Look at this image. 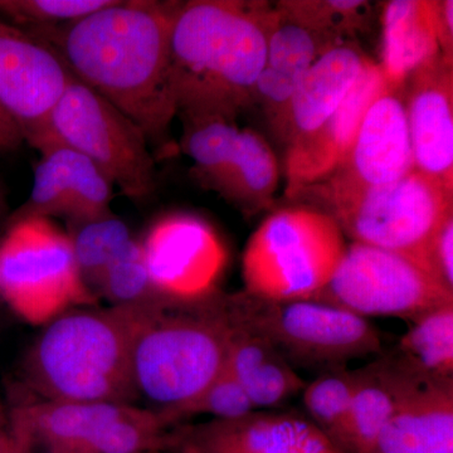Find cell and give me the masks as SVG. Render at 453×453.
Wrapping results in <instances>:
<instances>
[{"mask_svg": "<svg viewBox=\"0 0 453 453\" xmlns=\"http://www.w3.org/2000/svg\"><path fill=\"white\" fill-rule=\"evenodd\" d=\"M70 226L67 234L73 243L77 267L88 290L97 297L107 267L133 240L129 226L113 213Z\"/></svg>", "mask_w": 453, "mask_h": 453, "instance_id": "obj_27", "label": "cell"}, {"mask_svg": "<svg viewBox=\"0 0 453 453\" xmlns=\"http://www.w3.org/2000/svg\"><path fill=\"white\" fill-rule=\"evenodd\" d=\"M71 79L55 50L0 19V106L29 145L41 135Z\"/></svg>", "mask_w": 453, "mask_h": 453, "instance_id": "obj_13", "label": "cell"}, {"mask_svg": "<svg viewBox=\"0 0 453 453\" xmlns=\"http://www.w3.org/2000/svg\"><path fill=\"white\" fill-rule=\"evenodd\" d=\"M315 196L351 242L401 253L429 271V246L453 216V193L414 169L383 186L365 187L329 178L301 196Z\"/></svg>", "mask_w": 453, "mask_h": 453, "instance_id": "obj_5", "label": "cell"}, {"mask_svg": "<svg viewBox=\"0 0 453 453\" xmlns=\"http://www.w3.org/2000/svg\"><path fill=\"white\" fill-rule=\"evenodd\" d=\"M31 193L8 223L28 219L65 217L70 225L112 214V183L91 160L61 144L37 149Z\"/></svg>", "mask_w": 453, "mask_h": 453, "instance_id": "obj_14", "label": "cell"}, {"mask_svg": "<svg viewBox=\"0 0 453 453\" xmlns=\"http://www.w3.org/2000/svg\"><path fill=\"white\" fill-rule=\"evenodd\" d=\"M160 306L73 309L58 316L27 354V383L44 401L131 404L138 398L134 344Z\"/></svg>", "mask_w": 453, "mask_h": 453, "instance_id": "obj_3", "label": "cell"}, {"mask_svg": "<svg viewBox=\"0 0 453 453\" xmlns=\"http://www.w3.org/2000/svg\"><path fill=\"white\" fill-rule=\"evenodd\" d=\"M368 58L353 42L325 50L295 89L279 138L286 146L308 135L335 112L365 70Z\"/></svg>", "mask_w": 453, "mask_h": 453, "instance_id": "obj_20", "label": "cell"}, {"mask_svg": "<svg viewBox=\"0 0 453 453\" xmlns=\"http://www.w3.org/2000/svg\"><path fill=\"white\" fill-rule=\"evenodd\" d=\"M276 22L266 2L180 3L170 42L178 113L235 120L251 106Z\"/></svg>", "mask_w": 453, "mask_h": 453, "instance_id": "obj_2", "label": "cell"}, {"mask_svg": "<svg viewBox=\"0 0 453 453\" xmlns=\"http://www.w3.org/2000/svg\"><path fill=\"white\" fill-rule=\"evenodd\" d=\"M411 321V329L386 356L422 383H453V303Z\"/></svg>", "mask_w": 453, "mask_h": 453, "instance_id": "obj_26", "label": "cell"}, {"mask_svg": "<svg viewBox=\"0 0 453 453\" xmlns=\"http://www.w3.org/2000/svg\"><path fill=\"white\" fill-rule=\"evenodd\" d=\"M276 8L283 17L334 41L350 42V37L365 26L369 3L357 0H294L277 3Z\"/></svg>", "mask_w": 453, "mask_h": 453, "instance_id": "obj_30", "label": "cell"}, {"mask_svg": "<svg viewBox=\"0 0 453 453\" xmlns=\"http://www.w3.org/2000/svg\"><path fill=\"white\" fill-rule=\"evenodd\" d=\"M226 316V365L256 411L281 407L303 392L306 381L267 339Z\"/></svg>", "mask_w": 453, "mask_h": 453, "instance_id": "obj_24", "label": "cell"}, {"mask_svg": "<svg viewBox=\"0 0 453 453\" xmlns=\"http://www.w3.org/2000/svg\"><path fill=\"white\" fill-rule=\"evenodd\" d=\"M436 22L441 56L453 62V2L436 0Z\"/></svg>", "mask_w": 453, "mask_h": 453, "instance_id": "obj_35", "label": "cell"}, {"mask_svg": "<svg viewBox=\"0 0 453 453\" xmlns=\"http://www.w3.org/2000/svg\"><path fill=\"white\" fill-rule=\"evenodd\" d=\"M363 318L410 319L453 303V291L401 253L348 244L333 279L318 300Z\"/></svg>", "mask_w": 453, "mask_h": 453, "instance_id": "obj_10", "label": "cell"}, {"mask_svg": "<svg viewBox=\"0 0 453 453\" xmlns=\"http://www.w3.org/2000/svg\"><path fill=\"white\" fill-rule=\"evenodd\" d=\"M421 384L387 356L357 369L356 388L334 445L342 453H372L396 408Z\"/></svg>", "mask_w": 453, "mask_h": 453, "instance_id": "obj_22", "label": "cell"}, {"mask_svg": "<svg viewBox=\"0 0 453 453\" xmlns=\"http://www.w3.org/2000/svg\"><path fill=\"white\" fill-rule=\"evenodd\" d=\"M142 244L155 291L165 303H201L219 294L228 251L207 220L168 214L150 226Z\"/></svg>", "mask_w": 453, "mask_h": 453, "instance_id": "obj_12", "label": "cell"}, {"mask_svg": "<svg viewBox=\"0 0 453 453\" xmlns=\"http://www.w3.org/2000/svg\"><path fill=\"white\" fill-rule=\"evenodd\" d=\"M429 271L447 290L453 291V216L434 234L429 246Z\"/></svg>", "mask_w": 453, "mask_h": 453, "instance_id": "obj_34", "label": "cell"}, {"mask_svg": "<svg viewBox=\"0 0 453 453\" xmlns=\"http://www.w3.org/2000/svg\"><path fill=\"white\" fill-rule=\"evenodd\" d=\"M226 314L264 336L288 365L319 374L381 351L380 330L348 310L316 300L275 303L246 292L225 295Z\"/></svg>", "mask_w": 453, "mask_h": 453, "instance_id": "obj_7", "label": "cell"}, {"mask_svg": "<svg viewBox=\"0 0 453 453\" xmlns=\"http://www.w3.org/2000/svg\"><path fill=\"white\" fill-rule=\"evenodd\" d=\"M109 301L111 306L125 308H153L165 305L155 291L146 266L142 241H130L113 258L103 277L97 297Z\"/></svg>", "mask_w": 453, "mask_h": 453, "instance_id": "obj_29", "label": "cell"}, {"mask_svg": "<svg viewBox=\"0 0 453 453\" xmlns=\"http://www.w3.org/2000/svg\"><path fill=\"white\" fill-rule=\"evenodd\" d=\"M356 381L357 369H336L321 372L301 392L306 417L333 443L347 417Z\"/></svg>", "mask_w": 453, "mask_h": 453, "instance_id": "obj_31", "label": "cell"}, {"mask_svg": "<svg viewBox=\"0 0 453 453\" xmlns=\"http://www.w3.org/2000/svg\"><path fill=\"white\" fill-rule=\"evenodd\" d=\"M181 453H342L308 417L255 411L204 423L174 437Z\"/></svg>", "mask_w": 453, "mask_h": 453, "instance_id": "obj_16", "label": "cell"}, {"mask_svg": "<svg viewBox=\"0 0 453 453\" xmlns=\"http://www.w3.org/2000/svg\"><path fill=\"white\" fill-rule=\"evenodd\" d=\"M255 411L246 392L226 363L219 375L192 402L173 414L170 425L201 414H207L219 421H229Z\"/></svg>", "mask_w": 453, "mask_h": 453, "instance_id": "obj_32", "label": "cell"}, {"mask_svg": "<svg viewBox=\"0 0 453 453\" xmlns=\"http://www.w3.org/2000/svg\"><path fill=\"white\" fill-rule=\"evenodd\" d=\"M25 142L17 122L0 106V153H7L19 148Z\"/></svg>", "mask_w": 453, "mask_h": 453, "instance_id": "obj_36", "label": "cell"}, {"mask_svg": "<svg viewBox=\"0 0 453 453\" xmlns=\"http://www.w3.org/2000/svg\"><path fill=\"white\" fill-rule=\"evenodd\" d=\"M112 0H0V14L25 29L74 22Z\"/></svg>", "mask_w": 453, "mask_h": 453, "instance_id": "obj_33", "label": "cell"}, {"mask_svg": "<svg viewBox=\"0 0 453 453\" xmlns=\"http://www.w3.org/2000/svg\"><path fill=\"white\" fill-rule=\"evenodd\" d=\"M388 88L380 65L369 61L335 112L312 133L286 146V196L299 198L344 163L366 110Z\"/></svg>", "mask_w": 453, "mask_h": 453, "instance_id": "obj_15", "label": "cell"}, {"mask_svg": "<svg viewBox=\"0 0 453 453\" xmlns=\"http://www.w3.org/2000/svg\"><path fill=\"white\" fill-rule=\"evenodd\" d=\"M380 65L389 88H404L423 65L441 55L436 0H393L383 16Z\"/></svg>", "mask_w": 453, "mask_h": 453, "instance_id": "obj_25", "label": "cell"}, {"mask_svg": "<svg viewBox=\"0 0 453 453\" xmlns=\"http://www.w3.org/2000/svg\"><path fill=\"white\" fill-rule=\"evenodd\" d=\"M8 211L7 196L0 184V217H4Z\"/></svg>", "mask_w": 453, "mask_h": 453, "instance_id": "obj_38", "label": "cell"}, {"mask_svg": "<svg viewBox=\"0 0 453 453\" xmlns=\"http://www.w3.org/2000/svg\"><path fill=\"white\" fill-rule=\"evenodd\" d=\"M129 404L103 402L41 401L12 413L14 449H43L52 453H85L92 438Z\"/></svg>", "mask_w": 453, "mask_h": 453, "instance_id": "obj_19", "label": "cell"}, {"mask_svg": "<svg viewBox=\"0 0 453 453\" xmlns=\"http://www.w3.org/2000/svg\"><path fill=\"white\" fill-rule=\"evenodd\" d=\"M453 62L442 56L423 65L405 86L414 169L453 193Z\"/></svg>", "mask_w": 453, "mask_h": 453, "instance_id": "obj_17", "label": "cell"}, {"mask_svg": "<svg viewBox=\"0 0 453 453\" xmlns=\"http://www.w3.org/2000/svg\"><path fill=\"white\" fill-rule=\"evenodd\" d=\"M413 170L404 88H387L366 110L348 157L330 178L374 187L399 180Z\"/></svg>", "mask_w": 453, "mask_h": 453, "instance_id": "obj_18", "label": "cell"}, {"mask_svg": "<svg viewBox=\"0 0 453 453\" xmlns=\"http://www.w3.org/2000/svg\"><path fill=\"white\" fill-rule=\"evenodd\" d=\"M165 428L154 411L129 404L97 432L85 453H148L174 446V437L166 436Z\"/></svg>", "mask_w": 453, "mask_h": 453, "instance_id": "obj_28", "label": "cell"}, {"mask_svg": "<svg viewBox=\"0 0 453 453\" xmlns=\"http://www.w3.org/2000/svg\"><path fill=\"white\" fill-rule=\"evenodd\" d=\"M183 150L196 177L247 216L275 202L280 169L264 136L219 116H181Z\"/></svg>", "mask_w": 453, "mask_h": 453, "instance_id": "obj_11", "label": "cell"}, {"mask_svg": "<svg viewBox=\"0 0 453 453\" xmlns=\"http://www.w3.org/2000/svg\"><path fill=\"white\" fill-rule=\"evenodd\" d=\"M14 453H33V452L29 451V449H14ZM44 453H52V452L44 451Z\"/></svg>", "mask_w": 453, "mask_h": 453, "instance_id": "obj_39", "label": "cell"}, {"mask_svg": "<svg viewBox=\"0 0 453 453\" xmlns=\"http://www.w3.org/2000/svg\"><path fill=\"white\" fill-rule=\"evenodd\" d=\"M0 453H14V443L0 407Z\"/></svg>", "mask_w": 453, "mask_h": 453, "instance_id": "obj_37", "label": "cell"}, {"mask_svg": "<svg viewBox=\"0 0 453 453\" xmlns=\"http://www.w3.org/2000/svg\"><path fill=\"white\" fill-rule=\"evenodd\" d=\"M277 9V8H276ZM336 42L277 11L275 28L268 41L266 62L256 83L253 104L264 107L277 136L295 89L306 71Z\"/></svg>", "mask_w": 453, "mask_h": 453, "instance_id": "obj_21", "label": "cell"}, {"mask_svg": "<svg viewBox=\"0 0 453 453\" xmlns=\"http://www.w3.org/2000/svg\"><path fill=\"white\" fill-rule=\"evenodd\" d=\"M46 144L65 145L82 154L133 202L154 195L157 169L144 131L73 76L31 146Z\"/></svg>", "mask_w": 453, "mask_h": 453, "instance_id": "obj_8", "label": "cell"}, {"mask_svg": "<svg viewBox=\"0 0 453 453\" xmlns=\"http://www.w3.org/2000/svg\"><path fill=\"white\" fill-rule=\"evenodd\" d=\"M347 247V237L325 211L308 205L277 210L246 244L243 291L275 303L318 300Z\"/></svg>", "mask_w": 453, "mask_h": 453, "instance_id": "obj_6", "label": "cell"}, {"mask_svg": "<svg viewBox=\"0 0 453 453\" xmlns=\"http://www.w3.org/2000/svg\"><path fill=\"white\" fill-rule=\"evenodd\" d=\"M0 299L38 326L97 303L77 267L70 235L47 219L8 223L0 240Z\"/></svg>", "mask_w": 453, "mask_h": 453, "instance_id": "obj_9", "label": "cell"}, {"mask_svg": "<svg viewBox=\"0 0 453 453\" xmlns=\"http://www.w3.org/2000/svg\"><path fill=\"white\" fill-rule=\"evenodd\" d=\"M372 453H453V383H425L405 396Z\"/></svg>", "mask_w": 453, "mask_h": 453, "instance_id": "obj_23", "label": "cell"}, {"mask_svg": "<svg viewBox=\"0 0 453 453\" xmlns=\"http://www.w3.org/2000/svg\"><path fill=\"white\" fill-rule=\"evenodd\" d=\"M225 295L195 303L160 306L139 333L133 350L136 395L168 427L173 414L192 402L226 363Z\"/></svg>", "mask_w": 453, "mask_h": 453, "instance_id": "obj_4", "label": "cell"}, {"mask_svg": "<svg viewBox=\"0 0 453 453\" xmlns=\"http://www.w3.org/2000/svg\"><path fill=\"white\" fill-rule=\"evenodd\" d=\"M179 5L112 0L74 22L25 31L55 50L74 79L135 122L149 144L165 151L178 113L170 42Z\"/></svg>", "mask_w": 453, "mask_h": 453, "instance_id": "obj_1", "label": "cell"}]
</instances>
